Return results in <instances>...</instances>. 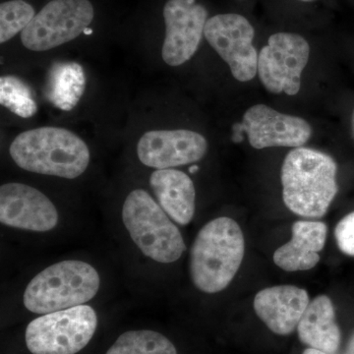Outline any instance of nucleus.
<instances>
[{"label":"nucleus","mask_w":354,"mask_h":354,"mask_svg":"<svg viewBox=\"0 0 354 354\" xmlns=\"http://www.w3.org/2000/svg\"><path fill=\"white\" fill-rule=\"evenodd\" d=\"M245 253V241L239 223L227 216L208 221L198 232L190 250L193 285L207 295L227 288L236 276Z\"/></svg>","instance_id":"f257e3e1"},{"label":"nucleus","mask_w":354,"mask_h":354,"mask_svg":"<svg viewBox=\"0 0 354 354\" xmlns=\"http://www.w3.org/2000/svg\"><path fill=\"white\" fill-rule=\"evenodd\" d=\"M337 172L334 158L327 153L304 147L291 150L281 167L286 208L304 218H322L339 191Z\"/></svg>","instance_id":"f03ea898"},{"label":"nucleus","mask_w":354,"mask_h":354,"mask_svg":"<svg viewBox=\"0 0 354 354\" xmlns=\"http://www.w3.org/2000/svg\"><path fill=\"white\" fill-rule=\"evenodd\" d=\"M9 153L26 171L64 179L82 176L91 160L85 141L60 127H39L20 133L11 143Z\"/></svg>","instance_id":"7ed1b4c3"},{"label":"nucleus","mask_w":354,"mask_h":354,"mask_svg":"<svg viewBox=\"0 0 354 354\" xmlns=\"http://www.w3.org/2000/svg\"><path fill=\"white\" fill-rule=\"evenodd\" d=\"M101 276L86 261H59L44 268L28 283L23 304L39 315L80 306L97 297Z\"/></svg>","instance_id":"20e7f679"},{"label":"nucleus","mask_w":354,"mask_h":354,"mask_svg":"<svg viewBox=\"0 0 354 354\" xmlns=\"http://www.w3.org/2000/svg\"><path fill=\"white\" fill-rule=\"evenodd\" d=\"M121 218L140 252L158 264L183 257L186 245L180 230L148 191L137 188L125 198Z\"/></svg>","instance_id":"39448f33"},{"label":"nucleus","mask_w":354,"mask_h":354,"mask_svg":"<svg viewBox=\"0 0 354 354\" xmlns=\"http://www.w3.org/2000/svg\"><path fill=\"white\" fill-rule=\"evenodd\" d=\"M97 323L87 304L44 314L27 326L26 346L32 354H76L93 339Z\"/></svg>","instance_id":"423d86ee"},{"label":"nucleus","mask_w":354,"mask_h":354,"mask_svg":"<svg viewBox=\"0 0 354 354\" xmlns=\"http://www.w3.org/2000/svg\"><path fill=\"white\" fill-rule=\"evenodd\" d=\"M88 0H51L21 32V41L32 51H46L73 41L94 20Z\"/></svg>","instance_id":"0eeeda50"},{"label":"nucleus","mask_w":354,"mask_h":354,"mask_svg":"<svg viewBox=\"0 0 354 354\" xmlns=\"http://www.w3.org/2000/svg\"><path fill=\"white\" fill-rule=\"evenodd\" d=\"M309 57L308 41L300 35H272L258 57L261 82L272 94L297 95L301 87V74Z\"/></svg>","instance_id":"6e6552de"},{"label":"nucleus","mask_w":354,"mask_h":354,"mask_svg":"<svg viewBox=\"0 0 354 354\" xmlns=\"http://www.w3.org/2000/svg\"><path fill=\"white\" fill-rule=\"evenodd\" d=\"M204 36L209 46L230 66L241 82L252 80L258 73V57L254 48L255 30L244 16L218 14L207 21Z\"/></svg>","instance_id":"1a4fd4ad"},{"label":"nucleus","mask_w":354,"mask_h":354,"mask_svg":"<svg viewBox=\"0 0 354 354\" xmlns=\"http://www.w3.org/2000/svg\"><path fill=\"white\" fill-rule=\"evenodd\" d=\"M234 129V142H241V133L244 132L250 145L258 150L272 147L299 148L312 135V128L304 118L279 113L266 104L247 109L242 123L235 125Z\"/></svg>","instance_id":"9d476101"},{"label":"nucleus","mask_w":354,"mask_h":354,"mask_svg":"<svg viewBox=\"0 0 354 354\" xmlns=\"http://www.w3.org/2000/svg\"><path fill=\"white\" fill-rule=\"evenodd\" d=\"M59 212L50 198L27 184L8 183L0 187V223L25 232H51L59 223Z\"/></svg>","instance_id":"9b49d317"},{"label":"nucleus","mask_w":354,"mask_h":354,"mask_svg":"<svg viewBox=\"0 0 354 354\" xmlns=\"http://www.w3.org/2000/svg\"><path fill=\"white\" fill-rule=\"evenodd\" d=\"M164 19L162 59L169 66H179L196 53L208 21V11L196 0H167Z\"/></svg>","instance_id":"f8f14e48"},{"label":"nucleus","mask_w":354,"mask_h":354,"mask_svg":"<svg viewBox=\"0 0 354 354\" xmlns=\"http://www.w3.org/2000/svg\"><path fill=\"white\" fill-rule=\"evenodd\" d=\"M208 151V142L199 133L186 129L152 130L137 144L140 162L155 169H174L199 162Z\"/></svg>","instance_id":"ddd939ff"},{"label":"nucleus","mask_w":354,"mask_h":354,"mask_svg":"<svg viewBox=\"0 0 354 354\" xmlns=\"http://www.w3.org/2000/svg\"><path fill=\"white\" fill-rule=\"evenodd\" d=\"M310 304L308 292L295 286H277L260 290L254 310L274 334L288 335L297 329Z\"/></svg>","instance_id":"4468645a"},{"label":"nucleus","mask_w":354,"mask_h":354,"mask_svg":"<svg viewBox=\"0 0 354 354\" xmlns=\"http://www.w3.org/2000/svg\"><path fill=\"white\" fill-rule=\"evenodd\" d=\"M290 241L277 249L274 264L286 272L308 271L319 261L327 241L328 227L323 221H298L292 225Z\"/></svg>","instance_id":"2eb2a0df"},{"label":"nucleus","mask_w":354,"mask_h":354,"mask_svg":"<svg viewBox=\"0 0 354 354\" xmlns=\"http://www.w3.org/2000/svg\"><path fill=\"white\" fill-rule=\"evenodd\" d=\"M156 200L177 225H189L196 209V191L192 179L176 169H156L150 176Z\"/></svg>","instance_id":"dca6fc26"},{"label":"nucleus","mask_w":354,"mask_h":354,"mask_svg":"<svg viewBox=\"0 0 354 354\" xmlns=\"http://www.w3.org/2000/svg\"><path fill=\"white\" fill-rule=\"evenodd\" d=\"M302 344L311 348L334 354L341 344V330L335 322V307L327 295H319L310 302L297 326Z\"/></svg>","instance_id":"f3484780"},{"label":"nucleus","mask_w":354,"mask_h":354,"mask_svg":"<svg viewBox=\"0 0 354 354\" xmlns=\"http://www.w3.org/2000/svg\"><path fill=\"white\" fill-rule=\"evenodd\" d=\"M84 70L76 62L53 65L48 79V97L62 111L75 108L85 91Z\"/></svg>","instance_id":"a211bd4d"},{"label":"nucleus","mask_w":354,"mask_h":354,"mask_svg":"<svg viewBox=\"0 0 354 354\" xmlns=\"http://www.w3.org/2000/svg\"><path fill=\"white\" fill-rule=\"evenodd\" d=\"M106 354H177V351L160 333L138 330L123 333Z\"/></svg>","instance_id":"6ab92c4d"},{"label":"nucleus","mask_w":354,"mask_h":354,"mask_svg":"<svg viewBox=\"0 0 354 354\" xmlns=\"http://www.w3.org/2000/svg\"><path fill=\"white\" fill-rule=\"evenodd\" d=\"M0 102L20 118H32L37 113V104L30 88L15 76L0 79Z\"/></svg>","instance_id":"aec40b11"},{"label":"nucleus","mask_w":354,"mask_h":354,"mask_svg":"<svg viewBox=\"0 0 354 354\" xmlns=\"http://www.w3.org/2000/svg\"><path fill=\"white\" fill-rule=\"evenodd\" d=\"M36 13L24 0H9L0 6V43L4 44L23 32Z\"/></svg>","instance_id":"412c9836"},{"label":"nucleus","mask_w":354,"mask_h":354,"mask_svg":"<svg viewBox=\"0 0 354 354\" xmlns=\"http://www.w3.org/2000/svg\"><path fill=\"white\" fill-rule=\"evenodd\" d=\"M335 237L339 250L354 257V212L339 221L335 228Z\"/></svg>","instance_id":"4be33fe9"},{"label":"nucleus","mask_w":354,"mask_h":354,"mask_svg":"<svg viewBox=\"0 0 354 354\" xmlns=\"http://www.w3.org/2000/svg\"><path fill=\"white\" fill-rule=\"evenodd\" d=\"M346 354H354V334L349 339L348 348H346Z\"/></svg>","instance_id":"5701e85b"},{"label":"nucleus","mask_w":354,"mask_h":354,"mask_svg":"<svg viewBox=\"0 0 354 354\" xmlns=\"http://www.w3.org/2000/svg\"><path fill=\"white\" fill-rule=\"evenodd\" d=\"M302 354H329V353H324V351H318V349L309 348L305 349V351H304V353H302Z\"/></svg>","instance_id":"b1692460"},{"label":"nucleus","mask_w":354,"mask_h":354,"mask_svg":"<svg viewBox=\"0 0 354 354\" xmlns=\"http://www.w3.org/2000/svg\"><path fill=\"white\" fill-rule=\"evenodd\" d=\"M351 129H353V134L354 137V109L353 113V116H351Z\"/></svg>","instance_id":"393cba45"},{"label":"nucleus","mask_w":354,"mask_h":354,"mask_svg":"<svg viewBox=\"0 0 354 354\" xmlns=\"http://www.w3.org/2000/svg\"><path fill=\"white\" fill-rule=\"evenodd\" d=\"M300 1L311 2V1H314V0H300Z\"/></svg>","instance_id":"a878e982"}]
</instances>
